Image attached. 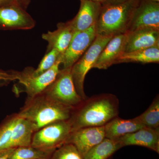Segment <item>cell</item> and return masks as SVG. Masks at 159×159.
I'll list each match as a JSON object with an SVG mask.
<instances>
[{"instance_id": "e0dca14e", "label": "cell", "mask_w": 159, "mask_h": 159, "mask_svg": "<svg viewBox=\"0 0 159 159\" xmlns=\"http://www.w3.org/2000/svg\"><path fill=\"white\" fill-rule=\"evenodd\" d=\"M34 132L35 129L32 123L19 117L13 129L9 141L2 150L31 146Z\"/></svg>"}, {"instance_id": "3957f363", "label": "cell", "mask_w": 159, "mask_h": 159, "mask_svg": "<svg viewBox=\"0 0 159 159\" xmlns=\"http://www.w3.org/2000/svg\"><path fill=\"white\" fill-rule=\"evenodd\" d=\"M139 1L108 2L102 4L96 24L97 35L113 37L127 32L134 11Z\"/></svg>"}, {"instance_id": "7c38bea8", "label": "cell", "mask_w": 159, "mask_h": 159, "mask_svg": "<svg viewBox=\"0 0 159 159\" xmlns=\"http://www.w3.org/2000/svg\"><path fill=\"white\" fill-rule=\"evenodd\" d=\"M127 35L126 32L112 38L101 51L93 68L106 70L115 64L119 57L125 53Z\"/></svg>"}, {"instance_id": "7a4b0ae2", "label": "cell", "mask_w": 159, "mask_h": 159, "mask_svg": "<svg viewBox=\"0 0 159 159\" xmlns=\"http://www.w3.org/2000/svg\"><path fill=\"white\" fill-rule=\"evenodd\" d=\"M74 109L41 93L27 97L17 114L20 118L31 122L35 132L51 122L69 120Z\"/></svg>"}, {"instance_id": "4dcf8cb0", "label": "cell", "mask_w": 159, "mask_h": 159, "mask_svg": "<svg viewBox=\"0 0 159 159\" xmlns=\"http://www.w3.org/2000/svg\"><path fill=\"white\" fill-rule=\"evenodd\" d=\"M128 1V0H109L108 2H124V1Z\"/></svg>"}, {"instance_id": "1f68e13d", "label": "cell", "mask_w": 159, "mask_h": 159, "mask_svg": "<svg viewBox=\"0 0 159 159\" xmlns=\"http://www.w3.org/2000/svg\"><path fill=\"white\" fill-rule=\"evenodd\" d=\"M151 1H153V2H159V0H151Z\"/></svg>"}, {"instance_id": "ffe728a7", "label": "cell", "mask_w": 159, "mask_h": 159, "mask_svg": "<svg viewBox=\"0 0 159 159\" xmlns=\"http://www.w3.org/2000/svg\"><path fill=\"white\" fill-rule=\"evenodd\" d=\"M122 148L118 140L105 138L89 150L84 156L83 159H108Z\"/></svg>"}, {"instance_id": "d4e9b609", "label": "cell", "mask_w": 159, "mask_h": 159, "mask_svg": "<svg viewBox=\"0 0 159 159\" xmlns=\"http://www.w3.org/2000/svg\"><path fill=\"white\" fill-rule=\"evenodd\" d=\"M61 54L59 51L55 49H52L47 52L40 62L36 70L32 68V75L34 76H39L51 69L57 61Z\"/></svg>"}, {"instance_id": "9a60e30c", "label": "cell", "mask_w": 159, "mask_h": 159, "mask_svg": "<svg viewBox=\"0 0 159 159\" xmlns=\"http://www.w3.org/2000/svg\"><path fill=\"white\" fill-rule=\"evenodd\" d=\"M80 6L77 15L71 20L75 32L87 30L96 25L102 4L89 0H80Z\"/></svg>"}, {"instance_id": "30bf717a", "label": "cell", "mask_w": 159, "mask_h": 159, "mask_svg": "<svg viewBox=\"0 0 159 159\" xmlns=\"http://www.w3.org/2000/svg\"><path fill=\"white\" fill-rule=\"evenodd\" d=\"M144 28L159 30V2L151 0L139 1L127 32Z\"/></svg>"}, {"instance_id": "9c48e42d", "label": "cell", "mask_w": 159, "mask_h": 159, "mask_svg": "<svg viewBox=\"0 0 159 159\" xmlns=\"http://www.w3.org/2000/svg\"><path fill=\"white\" fill-rule=\"evenodd\" d=\"M35 25L33 18L17 4L0 7V29L29 30Z\"/></svg>"}, {"instance_id": "603a6c76", "label": "cell", "mask_w": 159, "mask_h": 159, "mask_svg": "<svg viewBox=\"0 0 159 159\" xmlns=\"http://www.w3.org/2000/svg\"><path fill=\"white\" fill-rule=\"evenodd\" d=\"M19 117L14 113L6 117L0 124V150L9 141L11 132Z\"/></svg>"}, {"instance_id": "f1b7e54d", "label": "cell", "mask_w": 159, "mask_h": 159, "mask_svg": "<svg viewBox=\"0 0 159 159\" xmlns=\"http://www.w3.org/2000/svg\"><path fill=\"white\" fill-rule=\"evenodd\" d=\"M13 4H17L16 0H0V7Z\"/></svg>"}, {"instance_id": "ac0fdd59", "label": "cell", "mask_w": 159, "mask_h": 159, "mask_svg": "<svg viewBox=\"0 0 159 159\" xmlns=\"http://www.w3.org/2000/svg\"><path fill=\"white\" fill-rule=\"evenodd\" d=\"M144 127L134 118L124 119L117 116L104 125L105 138L118 140L123 136Z\"/></svg>"}, {"instance_id": "ba28073f", "label": "cell", "mask_w": 159, "mask_h": 159, "mask_svg": "<svg viewBox=\"0 0 159 159\" xmlns=\"http://www.w3.org/2000/svg\"><path fill=\"white\" fill-rule=\"evenodd\" d=\"M96 25L75 32L67 48L61 54L62 69L72 68L89 48L97 36Z\"/></svg>"}, {"instance_id": "7402d4cb", "label": "cell", "mask_w": 159, "mask_h": 159, "mask_svg": "<svg viewBox=\"0 0 159 159\" xmlns=\"http://www.w3.org/2000/svg\"><path fill=\"white\" fill-rule=\"evenodd\" d=\"M53 152L31 146L18 147L13 148L7 159H50Z\"/></svg>"}, {"instance_id": "8fae6325", "label": "cell", "mask_w": 159, "mask_h": 159, "mask_svg": "<svg viewBox=\"0 0 159 159\" xmlns=\"http://www.w3.org/2000/svg\"><path fill=\"white\" fill-rule=\"evenodd\" d=\"M105 139L104 126L84 127L71 132L66 143L74 145L83 157Z\"/></svg>"}, {"instance_id": "f546056e", "label": "cell", "mask_w": 159, "mask_h": 159, "mask_svg": "<svg viewBox=\"0 0 159 159\" xmlns=\"http://www.w3.org/2000/svg\"><path fill=\"white\" fill-rule=\"evenodd\" d=\"M89 1H92V2H98L102 4L107 2L109 0H89Z\"/></svg>"}, {"instance_id": "4316f807", "label": "cell", "mask_w": 159, "mask_h": 159, "mask_svg": "<svg viewBox=\"0 0 159 159\" xmlns=\"http://www.w3.org/2000/svg\"><path fill=\"white\" fill-rule=\"evenodd\" d=\"M13 148L0 150V159H7Z\"/></svg>"}, {"instance_id": "2e32d148", "label": "cell", "mask_w": 159, "mask_h": 159, "mask_svg": "<svg viewBox=\"0 0 159 159\" xmlns=\"http://www.w3.org/2000/svg\"><path fill=\"white\" fill-rule=\"evenodd\" d=\"M75 32L70 20L57 24V29L42 34V38L48 43L47 52L55 49L63 54L70 43Z\"/></svg>"}, {"instance_id": "44dd1931", "label": "cell", "mask_w": 159, "mask_h": 159, "mask_svg": "<svg viewBox=\"0 0 159 159\" xmlns=\"http://www.w3.org/2000/svg\"><path fill=\"white\" fill-rule=\"evenodd\" d=\"M134 119L144 127L159 129V95H157L144 112Z\"/></svg>"}, {"instance_id": "5b68a950", "label": "cell", "mask_w": 159, "mask_h": 159, "mask_svg": "<svg viewBox=\"0 0 159 159\" xmlns=\"http://www.w3.org/2000/svg\"><path fill=\"white\" fill-rule=\"evenodd\" d=\"M71 132L69 120L51 122L34 133L31 146L43 150L54 152L65 144Z\"/></svg>"}, {"instance_id": "8992f818", "label": "cell", "mask_w": 159, "mask_h": 159, "mask_svg": "<svg viewBox=\"0 0 159 159\" xmlns=\"http://www.w3.org/2000/svg\"><path fill=\"white\" fill-rule=\"evenodd\" d=\"M71 70V68L60 69L54 81L42 93L61 104L74 108L84 99L76 91Z\"/></svg>"}, {"instance_id": "6da1fadb", "label": "cell", "mask_w": 159, "mask_h": 159, "mask_svg": "<svg viewBox=\"0 0 159 159\" xmlns=\"http://www.w3.org/2000/svg\"><path fill=\"white\" fill-rule=\"evenodd\" d=\"M119 99L112 94L88 97L73 111L69 120L72 131L84 127L104 126L119 116Z\"/></svg>"}, {"instance_id": "4fadbf2b", "label": "cell", "mask_w": 159, "mask_h": 159, "mask_svg": "<svg viewBox=\"0 0 159 159\" xmlns=\"http://www.w3.org/2000/svg\"><path fill=\"white\" fill-rule=\"evenodd\" d=\"M122 147L137 145L146 147L159 153V129L144 127L118 139Z\"/></svg>"}, {"instance_id": "52a82bcc", "label": "cell", "mask_w": 159, "mask_h": 159, "mask_svg": "<svg viewBox=\"0 0 159 159\" xmlns=\"http://www.w3.org/2000/svg\"><path fill=\"white\" fill-rule=\"evenodd\" d=\"M61 57L60 55L54 65L48 71L37 76L31 74L32 68H26L22 72L17 71V80L20 87L14 88V90L22 89L27 97H32L42 93L54 81L60 70Z\"/></svg>"}, {"instance_id": "277c9868", "label": "cell", "mask_w": 159, "mask_h": 159, "mask_svg": "<svg viewBox=\"0 0 159 159\" xmlns=\"http://www.w3.org/2000/svg\"><path fill=\"white\" fill-rule=\"evenodd\" d=\"M113 37L97 35L83 55L72 66L71 76L76 91L84 99L88 98L84 91V79L107 44Z\"/></svg>"}, {"instance_id": "5bb4252c", "label": "cell", "mask_w": 159, "mask_h": 159, "mask_svg": "<svg viewBox=\"0 0 159 159\" xmlns=\"http://www.w3.org/2000/svg\"><path fill=\"white\" fill-rule=\"evenodd\" d=\"M127 33L125 53L159 47V30L144 28Z\"/></svg>"}, {"instance_id": "484cf974", "label": "cell", "mask_w": 159, "mask_h": 159, "mask_svg": "<svg viewBox=\"0 0 159 159\" xmlns=\"http://www.w3.org/2000/svg\"><path fill=\"white\" fill-rule=\"evenodd\" d=\"M17 80V71H4L0 70V84H8Z\"/></svg>"}, {"instance_id": "83f0119b", "label": "cell", "mask_w": 159, "mask_h": 159, "mask_svg": "<svg viewBox=\"0 0 159 159\" xmlns=\"http://www.w3.org/2000/svg\"><path fill=\"white\" fill-rule=\"evenodd\" d=\"M19 6H21L23 9H25L29 6L31 0H16Z\"/></svg>"}, {"instance_id": "cb8c5ba5", "label": "cell", "mask_w": 159, "mask_h": 159, "mask_svg": "<svg viewBox=\"0 0 159 159\" xmlns=\"http://www.w3.org/2000/svg\"><path fill=\"white\" fill-rule=\"evenodd\" d=\"M50 159H83L74 145L65 143L53 152Z\"/></svg>"}, {"instance_id": "d6986e66", "label": "cell", "mask_w": 159, "mask_h": 159, "mask_svg": "<svg viewBox=\"0 0 159 159\" xmlns=\"http://www.w3.org/2000/svg\"><path fill=\"white\" fill-rule=\"evenodd\" d=\"M138 62L143 64L159 62V47L124 53L117 60L116 64Z\"/></svg>"}]
</instances>
